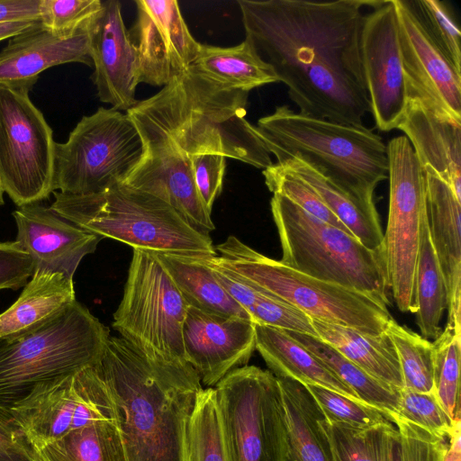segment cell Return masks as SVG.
<instances>
[{
  "label": "cell",
  "mask_w": 461,
  "mask_h": 461,
  "mask_svg": "<svg viewBox=\"0 0 461 461\" xmlns=\"http://www.w3.org/2000/svg\"><path fill=\"white\" fill-rule=\"evenodd\" d=\"M249 92L226 88L190 68L126 113L144 143V155L122 182L169 204L194 230L215 229L197 192L192 158L215 152L266 169L270 153L249 123Z\"/></svg>",
  "instance_id": "6da1fadb"
},
{
  "label": "cell",
  "mask_w": 461,
  "mask_h": 461,
  "mask_svg": "<svg viewBox=\"0 0 461 461\" xmlns=\"http://www.w3.org/2000/svg\"><path fill=\"white\" fill-rule=\"evenodd\" d=\"M370 0H239L245 40L271 66L299 112L360 126L371 113L362 59Z\"/></svg>",
  "instance_id": "7a4b0ae2"
},
{
  "label": "cell",
  "mask_w": 461,
  "mask_h": 461,
  "mask_svg": "<svg viewBox=\"0 0 461 461\" xmlns=\"http://www.w3.org/2000/svg\"><path fill=\"white\" fill-rule=\"evenodd\" d=\"M95 367L112 395L127 461H191V423L203 388L188 363L150 357L110 336Z\"/></svg>",
  "instance_id": "3957f363"
},
{
  "label": "cell",
  "mask_w": 461,
  "mask_h": 461,
  "mask_svg": "<svg viewBox=\"0 0 461 461\" xmlns=\"http://www.w3.org/2000/svg\"><path fill=\"white\" fill-rule=\"evenodd\" d=\"M256 130L276 163L297 158L366 203H375V187L388 177L386 145L364 124L338 123L280 105L261 117Z\"/></svg>",
  "instance_id": "277c9868"
},
{
  "label": "cell",
  "mask_w": 461,
  "mask_h": 461,
  "mask_svg": "<svg viewBox=\"0 0 461 461\" xmlns=\"http://www.w3.org/2000/svg\"><path fill=\"white\" fill-rule=\"evenodd\" d=\"M109 337L108 328L77 300L0 337V406L11 410L38 388L97 365Z\"/></svg>",
  "instance_id": "5b68a950"
},
{
  "label": "cell",
  "mask_w": 461,
  "mask_h": 461,
  "mask_svg": "<svg viewBox=\"0 0 461 461\" xmlns=\"http://www.w3.org/2000/svg\"><path fill=\"white\" fill-rule=\"evenodd\" d=\"M50 208L73 224L133 249L185 256L217 255L210 236L189 226L161 199L124 183L87 195L53 192Z\"/></svg>",
  "instance_id": "8992f818"
},
{
  "label": "cell",
  "mask_w": 461,
  "mask_h": 461,
  "mask_svg": "<svg viewBox=\"0 0 461 461\" xmlns=\"http://www.w3.org/2000/svg\"><path fill=\"white\" fill-rule=\"evenodd\" d=\"M215 264L263 292L294 306L312 320L366 334L385 332L393 320L375 297L298 272L249 247L235 236L217 245Z\"/></svg>",
  "instance_id": "52a82bcc"
},
{
  "label": "cell",
  "mask_w": 461,
  "mask_h": 461,
  "mask_svg": "<svg viewBox=\"0 0 461 461\" xmlns=\"http://www.w3.org/2000/svg\"><path fill=\"white\" fill-rule=\"evenodd\" d=\"M270 206L284 265L370 294L388 306L383 246L368 249L351 232L311 215L283 195L274 194Z\"/></svg>",
  "instance_id": "ba28073f"
},
{
  "label": "cell",
  "mask_w": 461,
  "mask_h": 461,
  "mask_svg": "<svg viewBox=\"0 0 461 461\" xmlns=\"http://www.w3.org/2000/svg\"><path fill=\"white\" fill-rule=\"evenodd\" d=\"M144 155L142 138L127 113L100 107L84 116L64 143H56L53 189L98 194L122 183Z\"/></svg>",
  "instance_id": "9c48e42d"
},
{
  "label": "cell",
  "mask_w": 461,
  "mask_h": 461,
  "mask_svg": "<svg viewBox=\"0 0 461 461\" xmlns=\"http://www.w3.org/2000/svg\"><path fill=\"white\" fill-rule=\"evenodd\" d=\"M188 303L153 251L133 249L113 327L147 356L186 362L183 326ZM187 363V362H186Z\"/></svg>",
  "instance_id": "30bf717a"
},
{
  "label": "cell",
  "mask_w": 461,
  "mask_h": 461,
  "mask_svg": "<svg viewBox=\"0 0 461 461\" xmlns=\"http://www.w3.org/2000/svg\"><path fill=\"white\" fill-rule=\"evenodd\" d=\"M230 461H290L277 378L243 366L214 387Z\"/></svg>",
  "instance_id": "8fae6325"
},
{
  "label": "cell",
  "mask_w": 461,
  "mask_h": 461,
  "mask_svg": "<svg viewBox=\"0 0 461 461\" xmlns=\"http://www.w3.org/2000/svg\"><path fill=\"white\" fill-rule=\"evenodd\" d=\"M386 149L389 208L383 248L389 287L397 308L415 313V274L427 211L425 173L406 136L393 138Z\"/></svg>",
  "instance_id": "7c38bea8"
},
{
  "label": "cell",
  "mask_w": 461,
  "mask_h": 461,
  "mask_svg": "<svg viewBox=\"0 0 461 461\" xmlns=\"http://www.w3.org/2000/svg\"><path fill=\"white\" fill-rule=\"evenodd\" d=\"M56 142L29 91L0 85V181L18 206L54 192Z\"/></svg>",
  "instance_id": "4fadbf2b"
},
{
  "label": "cell",
  "mask_w": 461,
  "mask_h": 461,
  "mask_svg": "<svg viewBox=\"0 0 461 461\" xmlns=\"http://www.w3.org/2000/svg\"><path fill=\"white\" fill-rule=\"evenodd\" d=\"M409 102L461 125V71L429 36L411 0H393Z\"/></svg>",
  "instance_id": "5bb4252c"
},
{
  "label": "cell",
  "mask_w": 461,
  "mask_h": 461,
  "mask_svg": "<svg viewBox=\"0 0 461 461\" xmlns=\"http://www.w3.org/2000/svg\"><path fill=\"white\" fill-rule=\"evenodd\" d=\"M361 59L376 128L384 132L398 129L405 116L409 100L393 0L381 1L364 14Z\"/></svg>",
  "instance_id": "9a60e30c"
},
{
  "label": "cell",
  "mask_w": 461,
  "mask_h": 461,
  "mask_svg": "<svg viewBox=\"0 0 461 461\" xmlns=\"http://www.w3.org/2000/svg\"><path fill=\"white\" fill-rule=\"evenodd\" d=\"M137 19L129 32L139 62V82L164 86L185 73L201 43L192 36L175 0H136Z\"/></svg>",
  "instance_id": "2e32d148"
},
{
  "label": "cell",
  "mask_w": 461,
  "mask_h": 461,
  "mask_svg": "<svg viewBox=\"0 0 461 461\" xmlns=\"http://www.w3.org/2000/svg\"><path fill=\"white\" fill-rule=\"evenodd\" d=\"M183 345L185 361L195 370L201 383L213 387L250 359L256 349L255 323L188 306Z\"/></svg>",
  "instance_id": "e0dca14e"
},
{
  "label": "cell",
  "mask_w": 461,
  "mask_h": 461,
  "mask_svg": "<svg viewBox=\"0 0 461 461\" xmlns=\"http://www.w3.org/2000/svg\"><path fill=\"white\" fill-rule=\"evenodd\" d=\"M87 32L97 95L112 108L127 112L138 103L135 92L140 84L139 62L120 2H102L100 11L87 24Z\"/></svg>",
  "instance_id": "ac0fdd59"
},
{
  "label": "cell",
  "mask_w": 461,
  "mask_h": 461,
  "mask_svg": "<svg viewBox=\"0 0 461 461\" xmlns=\"http://www.w3.org/2000/svg\"><path fill=\"white\" fill-rule=\"evenodd\" d=\"M13 215L17 225L15 242L32 258L33 272L61 273L73 279L82 258L95 252L104 239L38 203L19 207Z\"/></svg>",
  "instance_id": "d6986e66"
},
{
  "label": "cell",
  "mask_w": 461,
  "mask_h": 461,
  "mask_svg": "<svg viewBox=\"0 0 461 461\" xmlns=\"http://www.w3.org/2000/svg\"><path fill=\"white\" fill-rule=\"evenodd\" d=\"M74 62L93 66L87 26L71 37L62 38L39 21L11 38L0 51V85L30 91L47 68Z\"/></svg>",
  "instance_id": "ffe728a7"
},
{
  "label": "cell",
  "mask_w": 461,
  "mask_h": 461,
  "mask_svg": "<svg viewBox=\"0 0 461 461\" xmlns=\"http://www.w3.org/2000/svg\"><path fill=\"white\" fill-rule=\"evenodd\" d=\"M429 230L447 292V322L461 327V201L438 176L425 173Z\"/></svg>",
  "instance_id": "44dd1931"
},
{
  "label": "cell",
  "mask_w": 461,
  "mask_h": 461,
  "mask_svg": "<svg viewBox=\"0 0 461 461\" xmlns=\"http://www.w3.org/2000/svg\"><path fill=\"white\" fill-rule=\"evenodd\" d=\"M398 129L405 133L424 173L446 182L461 201V125L411 101Z\"/></svg>",
  "instance_id": "7402d4cb"
},
{
  "label": "cell",
  "mask_w": 461,
  "mask_h": 461,
  "mask_svg": "<svg viewBox=\"0 0 461 461\" xmlns=\"http://www.w3.org/2000/svg\"><path fill=\"white\" fill-rule=\"evenodd\" d=\"M255 331L256 349L276 377L290 378L304 385L322 386L362 402L327 366L286 330L255 324Z\"/></svg>",
  "instance_id": "603a6c76"
},
{
  "label": "cell",
  "mask_w": 461,
  "mask_h": 461,
  "mask_svg": "<svg viewBox=\"0 0 461 461\" xmlns=\"http://www.w3.org/2000/svg\"><path fill=\"white\" fill-rule=\"evenodd\" d=\"M277 378L290 461H334L324 415L306 386Z\"/></svg>",
  "instance_id": "cb8c5ba5"
},
{
  "label": "cell",
  "mask_w": 461,
  "mask_h": 461,
  "mask_svg": "<svg viewBox=\"0 0 461 461\" xmlns=\"http://www.w3.org/2000/svg\"><path fill=\"white\" fill-rule=\"evenodd\" d=\"M311 320L318 338L376 380L398 391L403 388L397 353L386 332L370 335L348 327Z\"/></svg>",
  "instance_id": "d4e9b609"
},
{
  "label": "cell",
  "mask_w": 461,
  "mask_h": 461,
  "mask_svg": "<svg viewBox=\"0 0 461 461\" xmlns=\"http://www.w3.org/2000/svg\"><path fill=\"white\" fill-rule=\"evenodd\" d=\"M189 68L219 86L249 93L253 88L278 82L271 66L247 40L227 48L201 44Z\"/></svg>",
  "instance_id": "484cf974"
},
{
  "label": "cell",
  "mask_w": 461,
  "mask_h": 461,
  "mask_svg": "<svg viewBox=\"0 0 461 461\" xmlns=\"http://www.w3.org/2000/svg\"><path fill=\"white\" fill-rule=\"evenodd\" d=\"M277 164L309 184L326 206L362 244L372 249L383 246L384 233L375 203H366L348 194L297 158Z\"/></svg>",
  "instance_id": "4316f807"
},
{
  "label": "cell",
  "mask_w": 461,
  "mask_h": 461,
  "mask_svg": "<svg viewBox=\"0 0 461 461\" xmlns=\"http://www.w3.org/2000/svg\"><path fill=\"white\" fill-rule=\"evenodd\" d=\"M155 253L189 306L212 314L251 321L198 256Z\"/></svg>",
  "instance_id": "83f0119b"
},
{
  "label": "cell",
  "mask_w": 461,
  "mask_h": 461,
  "mask_svg": "<svg viewBox=\"0 0 461 461\" xmlns=\"http://www.w3.org/2000/svg\"><path fill=\"white\" fill-rule=\"evenodd\" d=\"M74 300L73 279L61 273L33 272L17 301L0 313V337L23 330Z\"/></svg>",
  "instance_id": "f1b7e54d"
},
{
  "label": "cell",
  "mask_w": 461,
  "mask_h": 461,
  "mask_svg": "<svg viewBox=\"0 0 461 461\" xmlns=\"http://www.w3.org/2000/svg\"><path fill=\"white\" fill-rule=\"evenodd\" d=\"M416 322L420 335L435 339L442 331L440 322L447 309L445 279L429 230L427 211L423 215L415 274Z\"/></svg>",
  "instance_id": "f546056e"
},
{
  "label": "cell",
  "mask_w": 461,
  "mask_h": 461,
  "mask_svg": "<svg viewBox=\"0 0 461 461\" xmlns=\"http://www.w3.org/2000/svg\"><path fill=\"white\" fill-rule=\"evenodd\" d=\"M286 331L327 366L360 401L384 411L393 423L399 411L400 390L372 377L317 336Z\"/></svg>",
  "instance_id": "4dcf8cb0"
},
{
  "label": "cell",
  "mask_w": 461,
  "mask_h": 461,
  "mask_svg": "<svg viewBox=\"0 0 461 461\" xmlns=\"http://www.w3.org/2000/svg\"><path fill=\"white\" fill-rule=\"evenodd\" d=\"M38 461H127L117 423L96 422L36 451Z\"/></svg>",
  "instance_id": "1f68e13d"
},
{
  "label": "cell",
  "mask_w": 461,
  "mask_h": 461,
  "mask_svg": "<svg viewBox=\"0 0 461 461\" xmlns=\"http://www.w3.org/2000/svg\"><path fill=\"white\" fill-rule=\"evenodd\" d=\"M432 345V393L450 419L460 421L461 327L447 324Z\"/></svg>",
  "instance_id": "d6a6232c"
},
{
  "label": "cell",
  "mask_w": 461,
  "mask_h": 461,
  "mask_svg": "<svg viewBox=\"0 0 461 461\" xmlns=\"http://www.w3.org/2000/svg\"><path fill=\"white\" fill-rule=\"evenodd\" d=\"M323 426L334 461H391L393 423L361 429L329 423L324 417Z\"/></svg>",
  "instance_id": "836d02e7"
},
{
  "label": "cell",
  "mask_w": 461,
  "mask_h": 461,
  "mask_svg": "<svg viewBox=\"0 0 461 461\" xmlns=\"http://www.w3.org/2000/svg\"><path fill=\"white\" fill-rule=\"evenodd\" d=\"M385 332L397 353L403 388L418 393H432V342L394 320Z\"/></svg>",
  "instance_id": "e575fe53"
},
{
  "label": "cell",
  "mask_w": 461,
  "mask_h": 461,
  "mask_svg": "<svg viewBox=\"0 0 461 461\" xmlns=\"http://www.w3.org/2000/svg\"><path fill=\"white\" fill-rule=\"evenodd\" d=\"M191 461H230L214 387L203 389L190 430Z\"/></svg>",
  "instance_id": "d590c367"
},
{
  "label": "cell",
  "mask_w": 461,
  "mask_h": 461,
  "mask_svg": "<svg viewBox=\"0 0 461 461\" xmlns=\"http://www.w3.org/2000/svg\"><path fill=\"white\" fill-rule=\"evenodd\" d=\"M326 420L354 429H371L393 423L384 411L319 385L306 384Z\"/></svg>",
  "instance_id": "8d00e7d4"
},
{
  "label": "cell",
  "mask_w": 461,
  "mask_h": 461,
  "mask_svg": "<svg viewBox=\"0 0 461 461\" xmlns=\"http://www.w3.org/2000/svg\"><path fill=\"white\" fill-rule=\"evenodd\" d=\"M263 176L266 185L273 194L283 195L311 215L349 231L309 184L279 164L273 163L267 168L263 169Z\"/></svg>",
  "instance_id": "74e56055"
},
{
  "label": "cell",
  "mask_w": 461,
  "mask_h": 461,
  "mask_svg": "<svg viewBox=\"0 0 461 461\" xmlns=\"http://www.w3.org/2000/svg\"><path fill=\"white\" fill-rule=\"evenodd\" d=\"M252 286L253 293L245 310L255 324L317 336L310 317L288 303Z\"/></svg>",
  "instance_id": "f35d334b"
},
{
  "label": "cell",
  "mask_w": 461,
  "mask_h": 461,
  "mask_svg": "<svg viewBox=\"0 0 461 461\" xmlns=\"http://www.w3.org/2000/svg\"><path fill=\"white\" fill-rule=\"evenodd\" d=\"M391 461H444L448 442L424 429L396 418Z\"/></svg>",
  "instance_id": "ab89813d"
},
{
  "label": "cell",
  "mask_w": 461,
  "mask_h": 461,
  "mask_svg": "<svg viewBox=\"0 0 461 461\" xmlns=\"http://www.w3.org/2000/svg\"><path fill=\"white\" fill-rule=\"evenodd\" d=\"M411 2L429 36L461 71V32L447 3L438 0Z\"/></svg>",
  "instance_id": "60d3db41"
},
{
  "label": "cell",
  "mask_w": 461,
  "mask_h": 461,
  "mask_svg": "<svg viewBox=\"0 0 461 461\" xmlns=\"http://www.w3.org/2000/svg\"><path fill=\"white\" fill-rule=\"evenodd\" d=\"M396 418L444 438H448L456 424L460 422H454L450 419L433 393H418L405 388L399 391V411Z\"/></svg>",
  "instance_id": "b9f144b4"
},
{
  "label": "cell",
  "mask_w": 461,
  "mask_h": 461,
  "mask_svg": "<svg viewBox=\"0 0 461 461\" xmlns=\"http://www.w3.org/2000/svg\"><path fill=\"white\" fill-rule=\"evenodd\" d=\"M101 6L100 0H41L40 22L53 34L68 38L85 29Z\"/></svg>",
  "instance_id": "7bdbcfd3"
},
{
  "label": "cell",
  "mask_w": 461,
  "mask_h": 461,
  "mask_svg": "<svg viewBox=\"0 0 461 461\" xmlns=\"http://www.w3.org/2000/svg\"><path fill=\"white\" fill-rule=\"evenodd\" d=\"M226 157L215 152H203L192 158L194 184L199 196L209 213L222 189Z\"/></svg>",
  "instance_id": "ee69618b"
},
{
  "label": "cell",
  "mask_w": 461,
  "mask_h": 461,
  "mask_svg": "<svg viewBox=\"0 0 461 461\" xmlns=\"http://www.w3.org/2000/svg\"><path fill=\"white\" fill-rule=\"evenodd\" d=\"M33 271L32 258L15 241L0 242V289L25 286Z\"/></svg>",
  "instance_id": "f6af8a7d"
},
{
  "label": "cell",
  "mask_w": 461,
  "mask_h": 461,
  "mask_svg": "<svg viewBox=\"0 0 461 461\" xmlns=\"http://www.w3.org/2000/svg\"><path fill=\"white\" fill-rule=\"evenodd\" d=\"M0 461H38L30 444L10 410L0 406Z\"/></svg>",
  "instance_id": "bcb514c9"
},
{
  "label": "cell",
  "mask_w": 461,
  "mask_h": 461,
  "mask_svg": "<svg viewBox=\"0 0 461 461\" xmlns=\"http://www.w3.org/2000/svg\"><path fill=\"white\" fill-rule=\"evenodd\" d=\"M41 0H0V23L40 21Z\"/></svg>",
  "instance_id": "7dc6e473"
},
{
  "label": "cell",
  "mask_w": 461,
  "mask_h": 461,
  "mask_svg": "<svg viewBox=\"0 0 461 461\" xmlns=\"http://www.w3.org/2000/svg\"><path fill=\"white\" fill-rule=\"evenodd\" d=\"M39 21H21L0 23V41L11 39L28 30Z\"/></svg>",
  "instance_id": "c3c4849f"
},
{
  "label": "cell",
  "mask_w": 461,
  "mask_h": 461,
  "mask_svg": "<svg viewBox=\"0 0 461 461\" xmlns=\"http://www.w3.org/2000/svg\"><path fill=\"white\" fill-rule=\"evenodd\" d=\"M444 461H461L460 422H457L448 437V446Z\"/></svg>",
  "instance_id": "681fc988"
},
{
  "label": "cell",
  "mask_w": 461,
  "mask_h": 461,
  "mask_svg": "<svg viewBox=\"0 0 461 461\" xmlns=\"http://www.w3.org/2000/svg\"><path fill=\"white\" fill-rule=\"evenodd\" d=\"M3 194H4V190H3L1 181H0V205L4 204Z\"/></svg>",
  "instance_id": "f907efd6"
}]
</instances>
